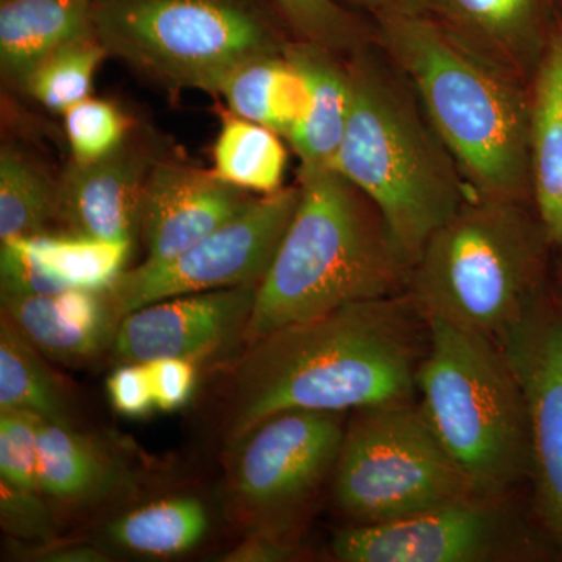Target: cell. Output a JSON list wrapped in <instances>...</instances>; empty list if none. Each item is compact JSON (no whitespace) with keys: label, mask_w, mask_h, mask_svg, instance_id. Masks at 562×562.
I'll return each mask as SVG.
<instances>
[{"label":"cell","mask_w":562,"mask_h":562,"mask_svg":"<svg viewBox=\"0 0 562 562\" xmlns=\"http://www.w3.org/2000/svg\"><path fill=\"white\" fill-rule=\"evenodd\" d=\"M430 322L408 291L355 302L244 347L225 390L224 435L239 441L286 409L349 413L416 402Z\"/></svg>","instance_id":"1"},{"label":"cell","mask_w":562,"mask_h":562,"mask_svg":"<svg viewBox=\"0 0 562 562\" xmlns=\"http://www.w3.org/2000/svg\"><path fill=\"white\" fill-rule=\"evenodd\" d=\"M301 199L258 288L243 346L355 302L408 291L413 265L371 199L336 169H299Z\"/></svg>","instance_id":"2"},{"label":"cell","mask_w":562,"mask_h":562,"mask_svg":"<svg viewBox=\"0 0 562 562\" xmlns=\"http://www.w3.org/2000/svg\"><path fill=\"white\" fill-rule=\"evenodd\" d=\"M383 46L416 88L472 195L520 202L531 188V105L516 81L427 14H383Z\"/></svg>","instance_id":"3"},{"label":"cell","mask_w":562,"mask_h":562,"mask_svg":"<svg viewBox=\"0 0 562 562\" xmlns=\"http://www.w3.org/2000/svg\"><path fill=\"white\" fill-rule=\"evenodd\" d=\"M351 54L349 116L333 169L371 199L414 266L471 190L412 95L368 52Z\"/></svg>","instance_id":"4"},{"label":"cell","mask_w":562,"mask_h":562,"mask_svg":"<svg viewBox=\"0 0 562 562\" xmlns=\"http://www.w3.org/2000/svg\"><path fill=\"white\" fill-rule=\"evenodd\" d=\"M546 238L520 202L472 195L425 244L408 292L428 319L497 341L542 301Z\"/></svg>","instance_id":"5"},{"label":"cell","mask_w":562,"mask_h":562,"mask_svg":"<svg viewBox=\"0 0 562 562\" xmlns=\"http://www.w3.org/2000/svg\"><path fill=\"white\" fill-rule=\"evenodd\" d=\"M428 322L430 341L417 375L422 413L484 497L508 498L532 471L522 384L494 339Z\"/></svg>","instance_id":"6"},{"label":"cell","mask_w":562,"mask_h":562,"mask_svg":"<svg viewBox=\"0 0 562 562\" xmlns=\"http://www.w3.org/2000/svg\"><path fill=\"white\" fill-rule=\"evenodd\" d=\"M91 22L109 57L169 91L217 95L233 69L290 44L260 0H92Z\"/></svg>","instance_id":"7"},{"label":"cell","mask_w":562,"mask_h":562,"mask_svg":"<svg viewBox=\"0 0 562 562\" xmlns=\"http://www.w3.org/2000/svg\"><path fill=\"white\" fill-rule=\"evenodd\" d=\"M331 482L336 506L355 525L490 498L447 452L417 402L355 412Z\"/></svg>","instance_id":"8"},{"label":"cell","mask_w":562,"mask_h":562,"mask_svg":"<svg viewBox=\"0 0 562 562\" xmlns=\"http://www.w3.org/2000/svg\"><path fill=\"white\" fill-rule=\"evenodd\" d=\"M346 413L286 409L272 414L232 452L231 492L236 508L257 527L279 532L330 479L346 432Z\"/></svg>","instance_id":"9"},{"label":"cell","mask_w":562,"mask_h":562,"mask_svg":"<svg viewBox=\"0 0 562 562\" xmlns=\"http://www.w3.org/2000/svg\"><path fill=\"white\" fill-rule=\"evenodd\" d=\"M301 199V187L258 195L250 205L177 257L144 261L105 291L117 322L177 295L261 284Z\"/></svg>","instance_id":"10"},{"label":"cell","mask_w":562,"mask_h":562,"mask_svg":"<svg viewBox=\"0 0 562 562\" xmlns=\"http://www.w3.org/2000/svg\"><path fill=\"white\" fill-rule=\"evenodd\" d=\"M508 498H475L387 520L351 525L333 538L342 562H487L522 554Z\"/></svg>","instance_id":"11"},{"label":"cell","mask_w":562,"mask_h":562,"mask_svg":"<svg viewBox=\"0 0 562 562\" xmlns=\"http://www.w3.org/2000/svg\"><path fill=\"white\" fill-rule=\"evenodd\" d=\"M522 384L539 509L562 547V313L538 303L495 341Z\"/></svg>","instance_id":"12"},{"label":"cell","mask_w":562,"mask_h":562,"mask_svg":"<svg viewBox=\"0 0 562 562\" xmlns=\"http://www.w3.org/2000/svg\"><path fill=\"white\" fill-rule=\"evenodd\" d=\"M260 284L192 292L140 306L117 325L113 357L120 362L160 358L199 361L243 344Z\"/></svg>","instance_id":"13"},{"label":"cell","mask_w":562,"mask_h":562,"mask_svg":"<svg viewBox=\"0 0 562 562\" xmlns=\"http://www.w3.org/2000/svg\"><path fill=\"white\" fill-rule=\"evenodd\" d=\"M166 151V140L154 128L135 124L105 157L69 160L58 179V221L79 235L135 241L147 180Z\"/></svg>","instance_id":"14"},{"label":"cell","mask_w":562,"mask_h":562,"mask_svg":"<svg viewBox=\"0 0 562 562\" xmlns=\"http://www.w3.org/2000/svg\"><path fill=\"white\" fill-rule=\"evenodd\" d=\"M254 199L214 169L184 165L168 155L150 172L140 205L146 260L177 257L238 216Z\"/></svg>","instance_id":"15"},{"label":"cell","mask_w":562,"mask_h":562,"mask_svg":"<svg viewBox=\"0 0 562 562\" xmlns=\"http://www.w3.org/2000/svg\"><path fill=\"white\" fill-rule=\"evenodd\" d=\"M2 313L47 360L74 368L88 364L113 349L120 325L105 291L2 294Z\"/></svg>","instance_id":"16"},{"label":"cell","mask_w":562,"mask_h":562,"mask_svg":"<svg viewBox=\"0 0 562 562\" xmlns=\"http://www.w3.org/2000/svg\"><path fill=\"white\" fill-rule=\"evenodd\" d=\"M284 52L310 83L308 109L288 136L301 160L299 169H333L349 116L347 66L339 65L333 52L306 41L290 43Z\"/></svg>","instance_id":"17"},{"label":"cell","mask_w":562,"mask_h":562,"mask_svg":"<svg viewBox=\"0 0 562 562\" xmlns=\"http://www.w3.org/2000/svg\"><path fill=\"white\" fill-rule=\"evenodd\" d=\"M92 0H0V69L22 88L61 44L92 31Z\"/></svg>","instance_id":"18"},{"label":"cell","mask_w":562,"mask_h":562,"mask_svg":"<svg viewBox=\"0 0 562 562\" xmlns=\"http://www.w3.org/2000/svg\"><path fill=\"white\" fill-rule=\"evenodd\" d=\"M40 490L68 505L105 501L122 484V469L98 442L69 425L41 419Z\"/></svg>","instance_id":"19"},{"label":"cell","mask_w":562,"mask_h":562,"mask_svg":"<svg viewBox=\"0 0 562 562\" xmlns=\"http://www.w3.org/2000/svg\"><path fill=\"white\" fill-rule=\"evenodd\" d=\"M217 95L236 116L266 125L288 139L308 109L310 83L283 52L243 63L225 77Z\"/></svg>","instance_id":"20"},{"label":"cell","mask_w":562,"mask_h":562,"mask_svg":"<svg viewBox=\"0 0 562 562\" xmlns=\"http://www.w3.org/2000/svg\"><path fill=\"white\" fill-rule=\"evenodd\" d=\"M531 190L550 241L562 244V36L539 69L530 117Z\"/></svg>","instance_id":"21"},{"label":"cell","mask_w":562,"mask_h":562,"mask_svg":"<svg viewBox=\"0 0 562 562\" xmlns=\"http://www.w3.org/2000/svg\"><path fill=\"white\" fill-rule=\"evenodd\" d=\"M47 358L2 313L0 319V409H21L55 422L76 425V409L65 383Z\"/></svg>","instance_id":"22"},{"label":"cell","mask_w":562,"mask_h":562,"mask_svg":"<svg viewBox=\"0 0 562 562\" xmlns=\"http://www.w3.org/2000/svg\"><path fill=\"white\" fill-rule=\"evenodd\" d=\"M210 516L195 497H171L132 509L106 527V538L144 557H177L205 538Z\"/></svg>","instance_id":"23"},{"label":"cell","mask_w":562,"mask_h":562,"mask_svg":"<svg viewBox=\"0 0 562 562\" xmlns=\"http://www.w3.org/2000/svg\"><path fill=\"white\" fill-rule=\"evenodd\" d=\"M213 147L214 172L244 191L266 195L283 188L288 154L281 135L236 114H222Z\"/></svg>","instance_id":"24"},{"label":"cell","mask_w":562,"mask_h":562,"mask_svg":"<svg viewBox=\"0 0 562 562\" xmlns=\"http://www.w3.org/2000/svg\"><path fill=\"white\" fill-rule=\"evenodd\" d=\"M60 187L44 166L16 147L0 151V243L46 233L58 221Z\"/></svg>","instance_id":"25"},{"label":"cell","mask_w":562,"mask_h":562,"mask_svg":"<svg viewBox=\"0 0 562 562\" xmlns=\"http://www.w3.org/2000/svg\"><path fill=\"white\" fill-rule=\"evenodd\" d=\"M38 260L68 290L103 292L125 271L132 244L79 233L25 238Z\"/></svg>","instance_id":"26"},{"label":"cell","mask_w":562,"mask_h":562,"mask_svg":"<svg viewBox=\"0 0 562 562\" xmlns=\"http://www.w3.org/2000/svg\"><path fill=\"white\" fill-rule=\"evenodd\" d=\"M109 57L95 33L90 31L61 44L29 72L22 83L35 101L55 113L91 98L95 72Z\"/></svg>","instance_id":"27"},{"label":"cell","mask_w":562,"mask_h":562,"mask_svg":"<svg viewBox=\"0 0 562 562\" xmlns=\"http://www.w3.org/2000/svg\"><path fill=\"white\" fill-rule=\"evenodd\" d=\"M443 9L480 38L512 49L530 33L543 0H441Z\"/></svg>","instance_id":"28"},{"label":"cell","mask_w":562,"mask_h":562,"mask_svg":"<svg viewBox=\"0 0 562 562\" xmlns=\"http://www.w3.org/2000/svg\"><path fill=\"white\" fill-rule=\"evenodd\" d=\"M70 160L88 162L116 149L135 122L105 99L88 98L63 113Z\"/></svg>","instance_id":"29"},{"label":"cell","mask_w":562,"mask_h":562,"mask_svg":"<svg viewBox=\"0 0 562 562\" xmlns=\"http://www.w3.org/2000/svg\"><path fill=\"white\" fill-rule=\"evenodd\" d=\"M277 9L299 40L339 54L360 47V29L335 0H276Z\"/></svg>","instance_id":"30"},{"label":"cell","mask_w":562,"mask_h":562,"mask_svg":"<svg viewBox=\"0 0 562 562\" xmlns=\"http://www.w3.org/2000/svg\"><path fill=\"white\" fill-rule=\"evenodd\" d=\"M41 417L21 409H0V480L18 490L40 492Z\"/></svg>","instance_id":"31"},{"label":"cell","mask_w":562,"mask_h":562,"mask_svg":"<svg viewBox=\"0 0 562 562\" xmlns=\"http://www.w3.org/2000/svg\"><path fill=\"white\" fill-rule=\"evenodd\" d=\"M0 286L2 294H57L68 288L55 279L25 238L0 243Z\"/></svg>","instance_id":"32"},{"label":"cell","mask_w":562,"mask_h":562,"mask_svg":"<svg viewBox=\"0 0 562 562\" xmlns=\"http://www.w3.org/2000/svg\"><path fill=\"white\" fill-rule=\"evenodd\" d=\"M0 513L7 531L24 539L49 538L52 520L43 494L18 490L3 482H0Z\"/></svg>","instance_id":"33"},{"label":"cell","mask_w":562,"mask_h":562,"mask_svg":"<svg viewBox=\"0 0 562 562\" xmlns=\"http://www.w3.org/2000/svg\"><path fill=\"white\" fill-rule=\"evenodd\" d=\"M106 394L113 408L128 419H143L157 408L146 362H121L109 376Z\"/></svg>","instance_id":"34"},{"label":"cell","mask_w":562,"mask_h":562,"mask_svg":"<svg viewBox=\"0 0 562 562\" xmlns=\"http://www.w3.org/2000/svg\"><path fill=\"white\" fill-rule=\"evenodd\" d=\"M146 364L157 408L171 413L187 406L194 394V361L183 358H160Z\"/></svg>","instance_id":"35"},{"label":"cell","mask_w":562,"mask_h":562,"mask_svg":"<svg viewBox=\"0 0 562 562\" xmlns=\"http://www.w3.org/2000/svg\"><path fill=\"white\" fill-rule=\"evenodd\" d=\"M299 557V549L291 539L279 532H250L231 553L222 558L231 562L291 561Z\"/></svg>","instance_id":"36"},{"label":"cell","mask_w":562,"mask_h":562,"mask_svg":"<svg viewBox=\"0 0 562 562\" xmlns=\"http://www.w3.org/2000/svg\"><path fill=\"white\" fill-rule=\"evenodd\" d=\"M368 5L383 14H427L435 7L436 0H364Z\"/></svg>","instance_id":"37"},{"label":"cell","mask_w":562,"mask_h":562,"mask_svg":"<svg viewBox=\"0 0 562 562\" xmlns=\"http://www.w3.org/2000/svg\"><path fill=\"white\" fill-rule=\"evenodd\" d=\"M43 561H57V562H76V561H106L109 558L105 553L99 552L98 549H92L88 546H70L58 547V549H50L47 552L40 553Z\"/></svg>","instance_id":"38"}]
</instances>
